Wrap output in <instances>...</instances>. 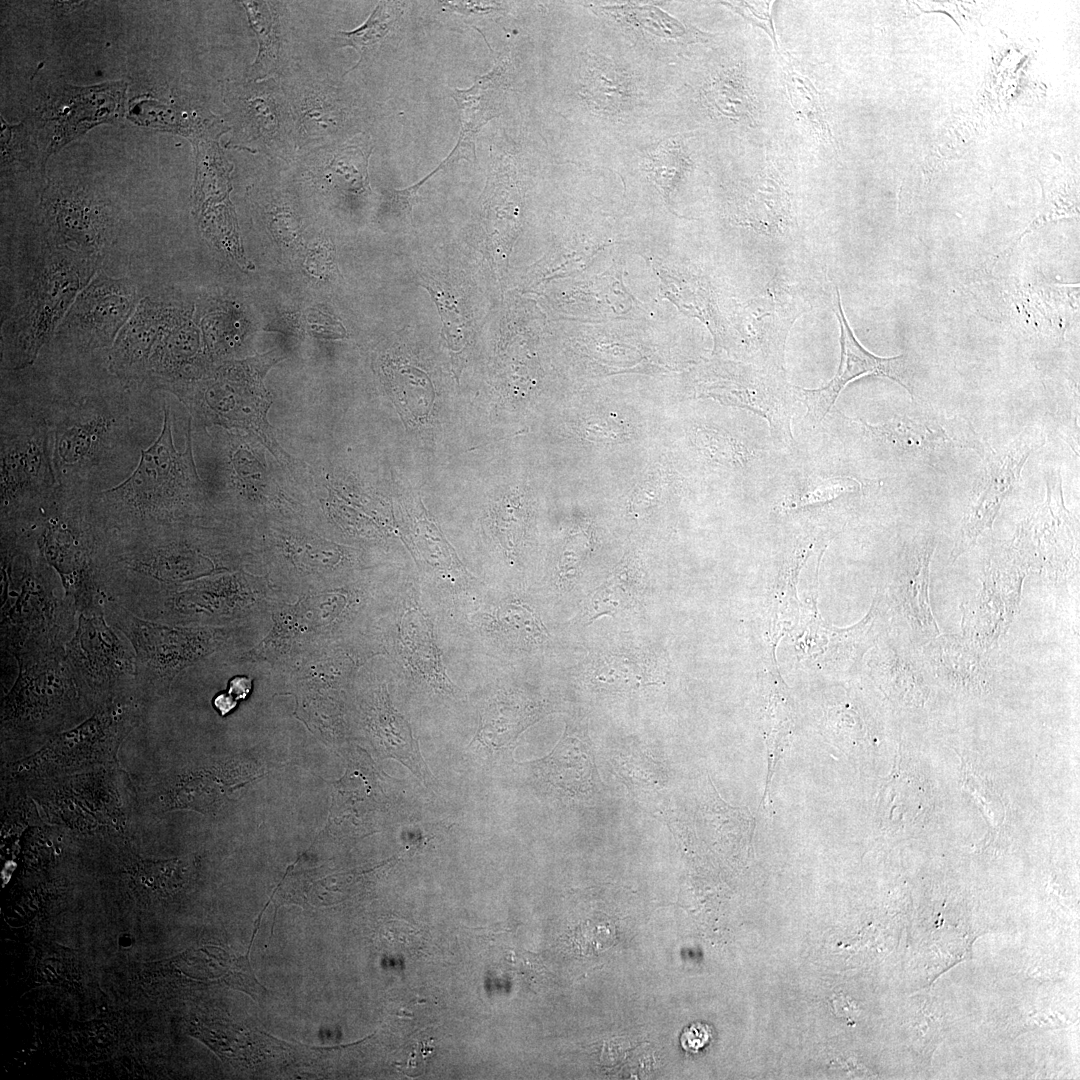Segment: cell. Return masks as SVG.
Here are the masks:
<instances>
[{
  "mask_svg": "<svg viewBox=\"0 0 1080 1080\" xmlns=\"http://www.w3.org/2000/svg\"><path fill=\"white\" fill-rule=\"evenodd\" d=\"M40 398L51 434L59 491L91 495L128 477L159 426V407L142 391Z\"/></svg>",
  "mask_w": 1080,
  "mask_h": 1080,
  "instance_id": "obj_1",
  "label": "cell"
},
{
  "mask_svg": "<svg viewBox=\"0 0 1080 1080\" xmlns=\"http://www.w3.org/2000/svg\"><path fill=\"white\" fill-rule=\"evenodd\" d=\"M190 422L183 452L175 449L173 417L164 403L160 434L142 449L132 473L114 487L91 494L89 504L109 540H119L172 526L186 509L198 505L202 483L192 452Z\"/></svg>",
  "mask_w": 1080,
  "mask_h": 1080,
  "instance_id": "obj_2",
  "label": "cell"
},
{
  "mask_svg": "<svg viewBox=\"0 0 1080 1080\" xmlns=\"http://www.w3.org/2000/svg\"><path fill=\"white\" fill-rule=\"evenodd\" d=\"M0 415L1 525L25 526L58 497L50 427L40 398L2 396Z\"/></svg>",
  "mask_w": 1080,
  "mask_h": 1080,
  "instance_id": "obj_3",
  "label": "cell"
},
{
  "mask_svg": "<svg viewBox=\"0 0 1080 1080\" xmlns=\"http://www.w3.org/2000/svg\"><path fill=\"white\" fill-rule=\"evenodd\" d=\"M92 257L68 246L44 255L19 303L2 343V369L31 366L59 328L94 273Z\"/></svg>",
  "mask_w": 1080,
  "mask_h": 1080,
  "instance_id": "obj_4",
  "label": "cell"
},
{
  "mask_svg": "<svg viewBox=\"0 0 1080 1080\" xmlns=\"http://www.w3.org/2000/svg\"><path fill=\"white\" fill-rule=\"evenodd\" d=\"M1045 442V436L1028 428L1011 443L999 450H992L987 456L973 482L950 561H956L969 551L979 536L992 528L1006 496L1020 480L1027 459Z\"/></svg>",
  "mask_w": 1080,
  "mask_h": 1080,
  "instance_id": "obj_5",
  "label": "cell"
},
{
  "mask_svg": "<svg viewBox=\"0 0 1080 1080\" xmlns=\"http://www.w3.org/2000/svg\"><path fill=\"white\" fill-rule=\"evenodd\" d=\"M136 300V289L128 280L98 275L76 297L58 336L81 354L109 347L131 317Z\"/></svg>",
  "mask_w": 1080,
  "mask_h": 1080,
  "instance_id": "obj_6",
  "label": "cell"
},
{
  "mask_svg": "<svg viewBox=\"0 0 1080 1080\" xmlns=\"http://www.w3.org/2000/svg\"><path fill=\"white\" fill-rule=\"evenodd\" d=\"M234 383L230 366H223L212 377L192 381L177 396L201 427L218 425L227 429H245L261 438L276 457L280 456L283 451L268 424L266 415L270 403L263 397V391L244 393L239 382L237 389Z\"/></svg>",
  "mask_w": 1080,
  "mask_h": 1080,
  "instance_id": "obj_7",
  "label": "cell"
},
{
  "mask_svg": "<svg viewBox=\"0 0 1080 1080\" xmlns=\"http://www.w3.org/2000/svg\"><path fill=\"white\" fill-rule=\"evenodd\" d=\"M840 326L841 354L834 377L817 389L794 387L797 401L806 407L802 420L807 428L818 427L832 410L840 392L852 380L864 375L889 378L904 387L914 397V385L906 355L880 357L865 349L856 339L843 312L839 290L833 307Z\"/></svg>",
  "mask_w": 1080,
  "mask_h": 1080,
  "instance_id": "obj_8",
  "label": "cell"
},
{
  "mask_svg": "<svg viewBox=\"0 0 1080 1080\" xmlns=\"http://www.w3.org/2000/svg\"><path fill=\"white\" fill-rule=\"evenodd\" d=\"M1027 568L1029 564L1014 559L989 563L981 590L962 604L963 637L980 652L994 646L1012 623Z\"/></svg>",
  "mask_w": 1080,
  "mask_h": 1080,
  "instance_id": "obj_9",
  "label": "cell"
},
{
  "mask_svg": "<svg viewBox=\"0 0 1080 1080\" xmlns=\"http://www.w3.org/2000/svg\"><path fill=\"white\" fill-rule=\"evenodd\" d=\"M66 646L74 671L91 681L112 682L136 673L135 655L94 610L81 612L78 629Z\"/></svg>",
  "mask_w": 1080,
  "mask_h": 1080,
  "instance_id": "obj_10",
  "label": "cell"
},
{
  "mask_svg": "<svg viewBox=\"0 0 1080 1080\" xmlns=\"http://www.w3.org/2000/svg\"><path fill=\"white\" fill-rule=\"evenodd\" d=\"M169 320L168 308L163 304L149 298L142 300L107 354V372L143 388L147 365L158 343L169 331Z\"/></svg>",
  "mask_w": 1080,
  "mask_h": 1080,
  "instance_id": "obj_11",
  "label": "cell"
},
{
  "mask_svg": "<svg viewBox=\"0 0 1080 1080\" xmlns=\"http://www.w3.org/2000/svg\"><path fill=\"white\" fill-rule=\"evenodd\" d=\"M935 536L914 540L904 551L891 585V595L906 618L917 641L926 644L940 634L929 597L930 564L936 547Z\"/></svg>",
  "mask_w": 1080,
  "mask_h": 1080,
  "instance_id": "obj_12",
  "label": "cell"
},
{
  "mask_svg": "<svg viewBox=\"0 0 1080 1080\" xmlns=\"http://www.w3.org/2000/svg\"><path fill=\"white\" fill-rule=\"evenodd\" d=\"M981 653L964 637L938 635L923 650L935 676L957 691L981 694L990 689L991 677Z\"/></svg>",
  "mask_w": 1080,
  "mask_h": 1080,
  "instance_id": "obj_13",
  "label": "cell"
},
{
  "mask_svg": "<svg viewBox=\"0 0 1080 1080\" xmlns=\"http://www.w3.org/2000/svg\"><path fill=\"white\" fill-rule=\"evenodd\" d=\"M370 727L384 756L402 763L426 786L435 782L408 721L392 707L385 691L378 695Z\"/></svg>",
  "mask_w": 1080,
  "mask_h": 1080,
  "instance_id": "obj_14",
  "label": "cell"
},
{
  "mask_svg": "<svg viewBox=\"0 0 1080 1080\" xmlns=\"http://www.w3.org/2000/svg\"><path fill=\"white\" fill-rule=\"evenodd\" d=\"M841 417L848 426L857 430L875 447L894 455L935 450L953 440L942 426L918 422L908 416H894L877 425L848 418L843 413Z\"/></svg>",
  "mask_w": 1080,
  "mask_h": 1080,
  "instance_id": "obj_15",
  "label": "cell"
},
{
  "mask_svg": "<svg viewBox=\"0 0 1080 1080\" xmlns=\"http://www.w3.org/2000/svg\"><path fill=\"white\" fill-rule=\"evenodd\" d=\"M402 644L410 667L434 690L455 694L442 664L428 620L417 607L408 610L402 621Z\"/></svg>",
  "mask_w": 1080,
  "mask_h": 1080,
  "instance_id": "obj_16",
  "label": "cell"
},
{
  "mask_svg": "<svg viewBox=\"0 0 1080 1080\" xmlns=\"http://www.w3.org/2000/svg\"><path fill=\"white\" fill-rule=\"evenodd\" d=\"M871 667L879 684L891 696L907 704H923L929 693L920 661L909 652L880 649Z\"/></svg>",
  "mask_w": 1080,
  "mask_h": 1080,
  "instance_id": "obj_17",
  "label": "cell"
},
{
  "mask_svg": "<svg viewBox=\"0 0 1080 1080\" xmlns=\"http://www.w3.org/2000/svg\"><path fill=\"white\" fill-rule=\"evenodd\" d=\"M690 437L706 459L736 471H754L765 460L761 447L723 430L697 426L692 429Z\"/></svg>",
  "mask_w": 1080,
  "mask_h": 1080,
  "instance_id": "obj_18",
  "label": "cell"
},
{
  "mask_svg": "<svg viewBox=\"0 0 1080 1080\" xmlns=\"http://www.w3.org/2000/svg\"><path fill=\"white\" fill-rule=\"evenodd\" d=\"M861 488V483L849 476L805 475L787 488L780 507L786 513L826 507Z\"/></svg>",
  "mask_w": 1080,
  "mask_h": 1080,
  "instance_id": "obj_19",
  "label": "cell"
},
{
  "mask_svg": "<svg viewBox=\"0 0 1080 1080\" xmlns=\"http://www.w3.org/2000/svg\"><path fill=\"white\" fill-rule=\"evenodd\" d=\"M528 709L508 697H498L483 710L475 740L485 747L507 746L528 725Z\"/></svg>",
  "mask_w": 1080,
  "mask_h": 1080,
  "instance_id": "obj_20",
  "label": "cell"
},
{
  "mask_svg": "<svg viewBox=\"0 0 1080 1080\" xmlns=\"http://www.w3.org/2000/svg\"><path fill=\"white\" fill-rule=\"evenodd\" d=\"M779 58L784 72L789 100L795 113L809 123L821 139L834 145L835 139L815 85L806 75L801 74L795 68L793 59L789 54L783 55L780 53Z\"/></svg>",
  "mask_w": 1080,
  "mask_h": 1080,
  "instance_id": "obj_21",
  "label": "cell"
},
{
  "mask_svg": "<svg viewBox=\"0 0 1080 1080\" xmlns=\"http://www.w3.org/2000/svg\"><path fill=\"white\" fill-rule=\"evenodd\" d=\"M793 727L792 707L789 705L787 692L779 686L775 688L768 700L765 740L768 754V775L766 788L771 782L772 774L780 759L787 739Z\"/></svg>",
  "mask_w": 1080,
  "mask_h": 1080,
  "instance_id": "obj_22",
  "label": "cell"
},
{
  "mask_svg": "<svg viewBox=\"0 0 1080 1080\" xmlns=\"http://www.w3.org/2000/svg\"><path fill=\"white\" fill-rule=\"evenodd\" d=\"M493 625L501 634L525 645L543 643L548 636L539 617L521 602L500 606L494 613Z\"/></svg>",
  "mask_w": 1080,
  "mask_h": 1080,
  "instance_id": "obj_23",
  "label": "cell"
},
{
  "mask_svg": "<svg viewBox=\"0 0 1080 1080\" xmlns=\"http://www.w3.org/2000/svg\"><path fill=\"white\" fill-rule=\"evenodd\" d=\"M635 572L632 567L623 566L596 591L592 598L594 617L615 615L633 607L637 600L634 583L639 582L638 576H633Z\"/></svg>",
  "mask_w": 1080,
  "mask_h": 1080,
  "instance_id": "obj_24",
  "label": "cell"
},
{
  "mask_svg": "<svg viewBox=\"0 0 1080 1080\" xmlns=\"http://www.w3.org/2000/svg\"><path fill=\"white\" fill-rule=\"evenodd\" d=\"M247 11L249 22L259 40V55L254 66L264 61H273L278 51V42L274 30V20L265 2H242Z\"/></svg>",
  "mask_w": 1080,
  "mask_h": 1080,
  "instance_id": "obj_25",
  "label": "cell"
},
{
  "mask_svg": "<svg viewBox=\"0 0 1080 1080\" xmlns=\"http://www.w3.org/2000/svg\"><path fill=\"white\" fill-rule=\"evenodd\" d=\"M583 438L597 443H619L633 437V429L625 420L615 415H595L579 424Z\"/></svg>",
  "mask_w": 1080,
  "mask_h": 1080,
  "instance_id": "obj_26",
  "label": "cell"
},
{
  "mask_svg": "<svg viewBox=\"0 0 1080 1080\" xmlns=\"http://www.w3.org/2000/svg\"><path fill=\"white\" fill-rule=\"evenodd\" d=\"M392 18L386 6L378 5L365 23L352 31L339 34L360 54L361 60L368 47L380 41L389 31Z\"/></svg>",
  "mask_w": 1080,
  "mask_h": 1080,
  "instance_id": "obj_27",
  "label": "cell"
},
{
  "mask_svg": "<svg viewBox=\"0 0 1080 1080\" xmlns=\"http://www.w3.org/2000/svg\"><path fill=\"white\" fill-rule=\"evenodd\" d=\"M637 664V661L624 655L610 657L599 668L598 678L610 684L631 683V681L641 683L643 672H641V666Z\"/></svg>",
  "mask_w": 1080,
  "mask_h": 1080,
  "instance_id": "obj_28",
  "label": "cell"
},
{
  "mask_svg": "<svg viewBox=\"0 0 1080 1080\" xmlns=\"http://www.w3.org/2000/svg\"><path fill=\"white\" fill-rule=\"evenodd\" d=\"M772 3L773 2H769V1H767V2H765V1H752V2L747 1V2H736V3L731 2V3H729V6L733 10H735L737 13H739L741 16H743L745 19L750 21L754 26H757V27H760L761 29H763L769 35V37L771 38L774 47L778 51L777 52L778 55H780L781 52L779 50L778 42H777V39H776V33H775L774 25H773V18H772V11H771Z\"/></svg>",
  "mask_w": 1080,
  "mask_h": 1080,
  "instance_id": "obj_29",
  "label": "cell"
},
{
  "mask_svg": "<svg viewBox=\"0 0 1080 1080\" xmlns=\"http://www.w3.org/2000/svg\"><path fill=\"white\" fill-rule=\"evenodd\" d=\"M711 1039V1027L704 1022H694L682 1031L680 1043L684 1050L696 1053L708 1045Z\"/></svg>",
  "mask_w": 1080,
  "mask_h": 1080,
  "instance_id": "obj_30",
  "label": "cell"
},
{
  "mask_svg": "<svg viewBox=\"0 0 1080 1080\" xmlns=\"http://www.w3.org/2000/svg\"><path fill=\"white\" fill-rule=\"evenodd\" d=\"M660 490L661 487L654 478L641 483L631 498V511L639 513L654 506L660 496Z\"/></svg>",
  "mask_w": 1080,
  "mask_h": 1080,
  "instance_id": "obj_31",
  "label": "cell"
},
{
  "mask_svg": "<svg viewBox=\"0 0 1080 1080\" xmlns=\"http://www.w3.org/2000/svg\"><path fill=\"white\" fill-rule=\"evenodd\" d=\"M432 1052V1046L430 1043L421 1042L418 1043L409 1056L406 1063V1074L418 1075L422 1073V1069L425 1067V1062L428 1055Z\"/></svg>",
  "mask_w": 1080,
  "mask_h": 1080,
  "instance_id": "obj_32",
  "label": "cell"
},
{
  "mask_svg": "<svg viewBox=\"0 0 1080 1080\" xmlns=\"http://www.w3.org/2000/svg\"><path fill=\"white\" fill-rule=\"evenodd\" d=\"M252 689V680L247 676H235L228 683V690L230 696H232L237 702L244 700Z\"/></svg>",
  "mask_w": 1080,
  "mask_h": 1080,
  "instance_id": "obj_33",
  "label": "cell"
},
{
  "mask_svg": "<svg viewBox=\"0 0 1080 1080\" xmlns=\"http://www.w3.org/2000/svg\"><path fill=\"white\" fill-rule=\"evenodd\" d=\"M237 701L228 692L218 694L213 701L214 707L221 715L229 713L237 705Z\"/></svg>",
  "mask_w": 1080,
  "mask_h": 1080,
  "instance_id": "obj_34",
  "label": "cell"
}]
</instances>
